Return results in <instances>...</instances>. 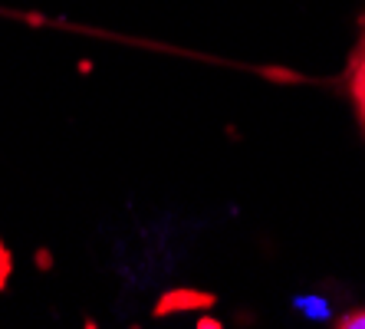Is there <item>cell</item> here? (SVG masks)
Listing matches in <instances>:
<instances>
[{
	"label": "cell",
	"mask_w": 365,
	"mask_h": 329,
	"mask_svg": "<svg viewBox=\"0 0 365 329\" xmlns=\"http://www.w3.org/2000/svg\"><path fill=\"white\" fill-rule=\"evenodd\" d=\"M342 89H346L349 102H352V112L359 118V128L365 136V14L359 20V40L349 53L346 73H342Z\"/></svg>",
	"instance_id": "1"
},
{
	"label": "cell",
	"mask_w": 365,
	"mask_h": 329,
	"mask_svg": "<svg viewBox=\"0 0 365 329\" xmlns=\"http://www.w3.org/2000/svg\"><path fill=\"white\" fill-rule=\"evenodd\" d=\"M339 329H365V306H359V310H349L339 316V323H336Z\"/></svg>",
	"instance_id": "2"
}]
</instances>
